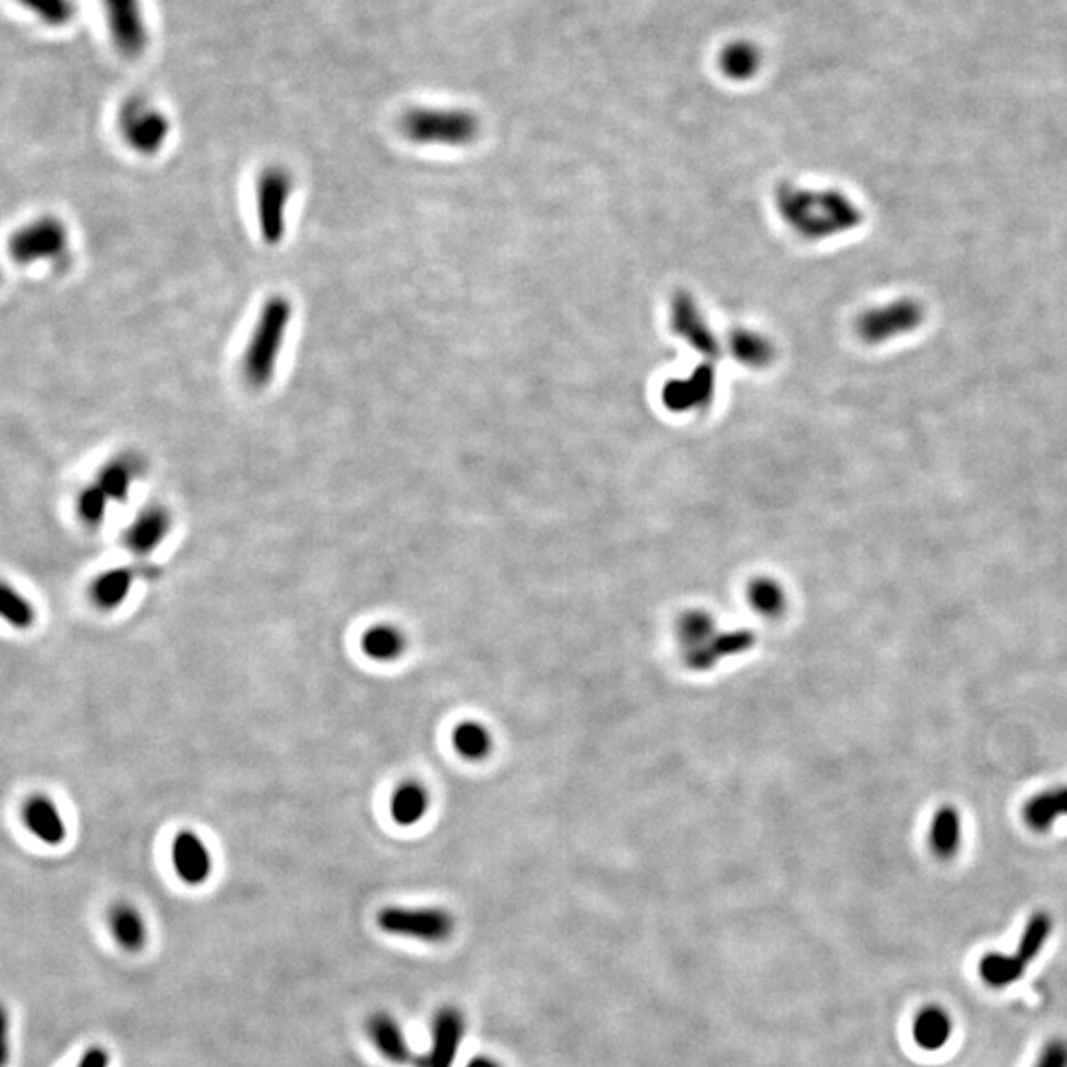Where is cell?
I'll return each instance as SVG.
<instances>
[{
    "instance_id": "obj_33",
    "label": "cell",
    "mask_w": 1067,
    "mask_h": 1067,
    "mask_svg": "<svg viewBox=\"0 0 1067 1067\" xmlns=\"http://www.w3.org/2000/svg\"><path fill=\"white\" fill-rule=\"evenodd\" d=\"M1034 1067H1067V1038H1052L1042 1047Z\"/></svg>"
},
{
    "instance_id": "obj_12",
    "label": "cell",
    "mask_w": 1067,
    "mask_h": 1067,
    "mask_svg": "<svg viewBox=\"0 0 1067 1067\" xmlns=\"http://www.w3.org/2000/svg\"><path fill=\"white\" fill-rule=\"evenodd\" d=\"M467 1032V1020L455 1006H443L433 1016L431 1046L425 1056L418 1057V1067H453L459 1057Z\"/></svg>"
},
{
    "instance_id": "obj_28",
    "label": "cell",
    "mask_w": 1067,
    "mask_h": 1067,
    "mask_svg": "<svg viewBox=\"0 0 1067 1067\" xmlns=\"http://www.w3.org/2000/svg\"><path fill=\"white\" fill-rule=\"evenodd\" d=\"M457 754L469 762L487 759L492 750L491 732L479 722H463L453 732Z\"/></svg>"
},
{
    "instance_id": "obj_27",
    "label": "cell",
    "mask_w": 1067,
    "mask_h": 1067,
    "mask_svg": "<svg viewBox=\"0 0 1067 1067\" xmlns=\"http://www.w3.org/2000/svg\"><path fill=\"white\" fill-rule=\"evenodd\" d=\"M0 621L19 631H28L36 623V608L32 606L31 599L2 579H0Z\"/></svg>"
},
{
    "instance_id": "obj_14",
    "label": "cell",
    "mask_w": 1067,
    "mask_h": 1067,
    "mask_svg": "<svg viewBox=\"0 0 1067 1067\" xmlns=\"http://www.w3.org/2000/svg\"><path fill=\"white\" fill-rule=\"evenodd\" d=\"M172 868L187 886H202L212 874V854L202 838L192 830L178 832L172 840Z\"/></svg>"
},
{
    "instance_id": "obj_30",
    "label": "cell",
    "mask_w": 1067,
    "mask_h": 1067,
    "mask_svg": "<svg viewBox=\"0 0 1067 1067\" xmlns=\"http://www.w3.org/2000/svg\"><path fill=\"white\" fill-rule=\"evenodd\" d=\"M19 2L46 26L60 28L74 21V0H19Z\"/></svg>"
},
{
    "instance_id": "obj_16",
    "label": "cell",
    "mask_w": 1067,
    "mask_h": 1067,
    "mask_svg": "<svg viewBox=\"0 0 1067 1067\" xmlns=\"http://www.w3.org/2000/svg\"><path fill=\"white\" fill-rule=\"evenodd\" d=\"M367 1034L377 1052L396 1066H408L418 1059L398 1020L387 1012H376L368 1018Z\"/></svg>"
},
{
    "instance_id": "obj_18",
    "label": "cell",
    "mask_w": 1067,
    "mask_h": 1067,
    "mask_svg": "<svg viewBox=\"0 0 1067 1067\" xmlns=\"http://www.w3.org/2000/svg\"><path fill=\"white\" fill-rule=\"evenodd\" d=\"M109 932L117 945L127 952H139L147 945V921L129 901H117L107 913Z\"/></svg>"
},
{
    "instance_id": "obj_2",
    "label": "cell",
    "mask_w": 1067,
    "mask_h": 1067,
    "mask_svg": "<svg viewBox=\"0 0 1067 1067\" xmlns=\"http://www.w3.org/2000/svg\"><path fill=\"white\" fill-rule=\"evenodd\" d=\"M295 309L285 295H273L253 321L240 358V374L253 389L269 386L291 333Z\"/></svg>"
},
{
    "instance_id": "obj_36",
    "label": "cell",
    "mask_w": 1067,
    "mask_h": 1067,
    "mask_svg": "<svg viewBox=\"0 0 1067 1067\" xmlns=\"http://www.w3.org/2000/svg\"><path fill=\"white\" fill-rule=\"evenodd\" d=\"M467 1067H503V1064L491 1056H477L472 1057Z\"/></svg>"
},
{
    "instance_id": "obj_5",
    "label": "cell",
    "mask_w": 1067,
    "mask_h": 1067,
    "mask_svg": "<svg viewBox=\"0 0 1067 1067\" xmlns=\"http://www.w3.org/2000/svg\"><path fill=\"white\" fill-rule=\"evenodd\" d=\"M295 194V180L285 167L263 168L253 182V209L263 241L275 245L287 233V212Z\"/></svg>"
},
{
    "instance_id": "obj_29",
    "label": "cell",
    "mask_w": 1067,
    "mask_h": 1067,
    "mask_svg": "<svg viewBox=\"0 0 1067 1067\" xmlns=\"http://www.w3.org/2000/svg\"><path fill=\"white\" fill-rule=\"evenodd\" d=\"M759 63H762L759 50L755 48L754 44L750 43L730 44L723 50L722 58H720L723 74L732 77L735 82H743V80L754 77L757 68H759Z\"/></svg>"
},
{
    "instance_id": "obj_8",
    "label": "cell",
    "mask_w": 1067,
    "mask_h": 1067,
    "mask_svg": "<svg viewBox=\"0 0 1067 1067\" xmlns=\"http://www.w3.org/2000/svg\"><path fill=\"white\" fill-rule=\"evenodd\" d=\"M377 927L392 937L419 943H445L455 933V918L445 908L389 906L377 913Z\"/></svg>"
},
{
    "instance_id": "obj_23",
    "label": "cell",
    "mask_w": 1067,
    "mask_h": 1067,
    "mask_svg": "<svg viewBox=\"0 0 1067 1067\" xmlns=\"http://www.w3.org/2000/svg\"><path fill=\"white\" fill-rule=\"evenodd\" d=\"M430 793L418 781H406L394 791L389 813L399 827H413L430 811Z\"/></svg>"
},
{
    "instance_id": "obj_35",
    "label": "cell",
    "mask_w": 1067,
    "mask_h": 1067,
    "mask_svg": "<svg viewBox=\"0 0 1067 1067\" xmlns=\"http://www.w3.org/2000/svg\"><path fill=\"white\" fill-rule=\"evenodd\" d=\"M111 1066V1054L104 1046H89L85 1050L82 1057L77 1059L75 1067H109Z\"/></svg>"
},
{
    "instance_id": "obj_25",
    "label": "cell",
    "mask_w": 1067,
    "mask_h": 1067,
    "mask_svg": "<svg viewBox=\"0 0 1067 1067\" xmlns=\"http://www.w3.org/2000/svg\"><path fill=\"white\" fill-rule=\"evenodd\" d=\"M728 348L743 367L765 368L774 362L775 346L767 336L750 328H733L728 336Z\"/></svg>"
},
{
    "instance_id": "obj_17",
    "label": "cell",
    "mask_w": 1067,
    "mask_h": 1067,
    "mask_svg": "<svg viewBox=\"0 0 1067 1067\" xmlns=\"http://www.w3.org/2000/svg\"><path fill=\"white\" fill-rule=\"evenodd\" d=\"M170 514L160 506L143 511L127 528L125 542L129 550L139 555L155 552L170 532Z\"/></svg>"
},
{
    "instance_id": "obj_32",
    "label": "cell",
    "mask_w": 1067,
    "mask_h": 1067,
    "mask_svg": "<svg viewBox=\"0 0 1067 1067\" xmlns=\"http://www.w3.org/2000/svg\"><path fill=\"white\" fill-rule=\"evenodd\" d=\"M750 601H752V606L757 611L771 615V613H777L781 609V606H783V594H781L779 587L775 586L774 582L765 579V582H757V584L752 586V589H750Z\"/></svg>"
},
{
    "instance_id": "obj_13",
    "label": "cell",
    "mask_w": 1067,
    "mask_h": 1067,
    "mask_svg": "<svg viewBox=\"0 0 1067 1067\" xmlns=\"http://www.w3.org/2000/svg\"><path fill=\"white\" fill-rule=\"evenodd\" d=\"M716 394V370L710 362L694 368L686 377H674L664 384L662 401L674 413L696 411L710 404Z\"/></svg>"
},
{
    "instance_id": "obj_9",
    "label": "cell",
    "mask_w": 1067,
    "mask_h": 1067,
    "mask_svg": "<svg viewBox=\"0 0 1067 1067\" xmlns=\"http://www.w3.org/2000/svg\"><path fill=\"white\" fill-rule=\"evenodd\" d=\"M927 316L925 307L913 297H901L889 303L872 307L856 321V335L866 345H886L898 336L915 333Z\"/></svg>"
},
{
    "instance_id": "obj_4",
    "label": "cell",
    "mask_w": 1067,
    "mask_h": 1067,
    "mask_svg": "<svg viewBox=\"0 0 1067 1067\" xmlns=\"http://www.w3.org/2000/svg\"><path fill=\"white\" fill-rule=\"evenodd\" d=\"M1054 932V921L1046 911H1036L1028 923L1012 955L986 952L979 963V974L991 988H1006L1024 976Z\"/></svg>"
},
{
    "instance_id": "obj_1",
    "label": "cell",
    "mask_w": 1067,
    "mask_h": 1067,
    "mask_svg": "<svg viewBox=\"0 0 1067 1067\" xmlns=\"http://www.w3.org/2000/svg\"><path fill=\"white\" fill-rule=\"evenodd\" d=\"M775 206L791 230L805 240H827L856 230L864 212L840 190L801 189L783 182L775 190Z\"/></svg>"
},
{
    "instance_id": "obj_20",
    "label": "cell",
    "mask_w": 1067,
    "mask_h": 1067,
    "mask_svg": "<svg viewBox=\"0 0 1067 1067\" xmlns=\"http://www.w3.org/2000/svg\"><path fill=\"white\" fill-rule=\"evenodd\" d=\"M139 472H141V463L135 455H117L105 463L94 482L99 484V489L107 494L111 503H125Z\"/></svg>"
},
{
    "instance_id": "obj_37",
    "label": "cell",
    "mask_w": 1067,
    "mask_h": 1067,
    "mask_svg": "<svg viewBox=\"0 0 1067 1067\" xmlns=\"http://www.w3.org/2000/svg\"><path fill=\"white\" fill-rule=\"evenodd\" d=\"M0 281H2V269H0Z\"/></svg>"
},
{
    "instance_id": "obj_26",
    "label": "cell",
    "mask_w": 1067,
    "mask_h": 1067,
    "mask_svg": "<svg viewBox=\"0 0 1067 1067\" xmlns=\"http://www.w3.org/2000/svg\"><path fill=\"white\" fill-rule=\"evenodd\" d=\"M360 645L368 659L376 662H394L406 652L408 640L406 635L394 625H376L368 628Z\"/></svg>"
},
{
    "instance_id": "obj_22",
    "label": "cell",
    "mask_w": 1067,
    "mask_h": 1067,
    "mask_svg": "<svg viewBox=\"0 0 1067 1067\" xmlns=\"http://www.w3.org/2000/svg\"><path fill=\"white\" fill-rule=\"evenodd\" d=\"M1062 816H1067V786L1042 791L1024 806L1026 825L1040 835L1054 827Z\"/></svg>"
},
{
    "instance_id": "obj_31",
    "label": "cell",
    "mask_w": 1067,
    "mask_h": 1067,
    "mask_svg": "<svg viewBox=\"0 0 1067 1067\" xmlns=\"http://www.w3.org/2000/svg\"><path fill=\"white\" fill-rule=\"evenodd\" d=\"M111 501L107 499L99 484L97 482H92L84 487L80 494H77V503H75V508H77V516L82 523L87 524V526H99L104 523L105 516H107V508H109Z\"/></svg>"
},
{
    "instance_id": "obj_6",
    "label": "cell",
    "mask_w": 1067,
    "mask_h": 1067,
    "mask_svg": "<svg viewBox=\"0 0 1067 1067\" xmlns=\"http://www.w3.org/2000/svg\"><path fill=\"white\" fill-rule=\"evenodd\" d=\"M70 252V230L58 216H38L22 224L9 238L12 262L22 267L60 263Z\"/></svg>"
},
{
    "instance_id": "obj_10",
    "label": "cell",
    "mask_w": 1067,
    "mask_h": 1067,
    "mask_svg": "<svg viewBox=\"0 0 1067 1067\" xmlns=\"http://www.w3.org/2000/svg\"><path fill=\"white\" fill-rule=\"evenodd\" d=\"M105 22L117 52L139 58L147 50L148 26L143 0H101Z\"/></svg>"
},
{
    "instance_id": "obj_7",
    "label": "cell",
    "mask_w": 1067,
    "mask_h": 1067,
    "mask_svg": "<svg viewBox=\"0 0 1067 1067\" xmlns=\"http://www.w3.org/2000/svg\"><path fill=\"white\" fill-rule=\"evenodd\" d=\"M119 135L141 157H155L170 139V119L167 113L147 97L127 99L117 116Z\"/></svg>"
},
{
    "instance_id": "obj_11",
    "label": "cell",
    "mask_w": 1067,
    "mask_h": 1067,
    "mask_svg": "<svg viewBox=\"0 0 1067 1067\" xmlns=\"http://www.w3.org/2000/svg\"><path fill=\"white\" fill-rule=\"evenodd\" d=\"M670 328L674 335L681 336L686 345L702 356L710 360L722 358L720 340L714 335L708 319L704 316L691 293L679 291L674 295L670 303Z\"/></svg>"
},
{
    "instance_id": "obj_34",
    "label": "cell",
    "mask_w": 1067,
    "mask_h": 1067,
    "mask_svg": "<svg viewBox=\"0 0 1067 1067\" xmlns=\"http://www.w3.org/2000/svg\"><path fill=\"white\" fill-rule=\"evenodd\" d=\"M11 1056V1015L7 1006L0 1003V1067H9Z\"/></svg>"
},
{
    "instance_id": "obj_19",
    "label": "cell",
    "mask_w": 1067,
    "mask_h": 1067,
    "mask_svg": "<svg viewBox=\"0 0 1067 1067\" xmlns=\"http://www.w3.org/2000/svg\"><path fill=\"white\" fill-rule=\"evenodd\" d=\"M911 1034L915 1044L925 1052H937L949 1044L952 1036V1018L942 1006H925L913 1018Z\"/></svg>"
},
{
    "instance_id": "obj_21",
    "label": "cell",
    "mask_w": 1067,
    "mask_h": 1067,
    "mask_svg": "<svg viewBox=\"0 0 1067 1067\" xmlns=\"http://www.w3.org/2000/svg\"><path fill=\"white\" fill-rule=\"evenodd\" d=\"M963 840L961 813L952 805H943L933 816L930 847L939 860H951L959 854Z\"/></svg>"
},
{
    "instance_id": "obj_15",
    "label": "cell",
    "mask_w": 1067,
    "mask_h": 1067,
    "mask_svg": "<svg viewBox=\"0 0 1067 1067\" xmlns=\"http://www.w3.org/2000/svg\"><path fill=\"white\" fill-rule=\"evenodd\" d=\"M22 820L31 835L48 847H60L68 838V827L58 805L48 795H32L22 806Z\"/></svg>"
},
{
    "instance_id": "obj_24",
    "label": "cell",
    "mask_w": 1067,
    "mask_h": 1067,
    "mask_svg": "<svg viewBox=\"0 0 1067 1067\" xmlns=\"http://www.w3.org/2000/svg\"><path fill=\"white\" fill-rule=\"evenodd\" d=\"M133 572L127 567H113L104 574L95 577L94 584L89 587V597L94 601L95 608L101 611H113L125 603L127 597L133 587Z\"/></svg>"
},
{
    "instance_id": "obj_3",
    "label": "cell",
    "mask_w": 1067,
    "mask_h": 1067,
    "mask_svg": "<svg viewBox=\"0 0 1067 1067\" xmlns=\"http://www.w3.org/2000/svg\"><path fill=\"white\" fill-rule=\"evenodd\" d=\"M399 133L416 147H469L481 135V121L463 107L416 105L399 117Z\"/></svg>"
}]
</instances>
